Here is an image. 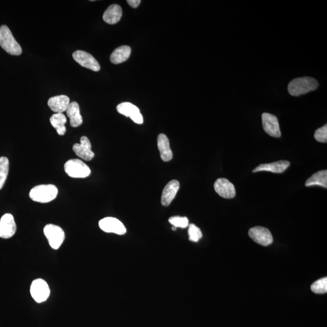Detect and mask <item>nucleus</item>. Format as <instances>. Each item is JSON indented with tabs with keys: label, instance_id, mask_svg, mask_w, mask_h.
I'll list each match as a JSON object with an SVG mask.
<instances>
[{
	"label": "nucleus",
	"instance_id": "nucleus-25",
	"mask_svg": "<svg viewBox=\"0 0 327 327\" xmlns=\"http://www.w3.org/2000/svg\"><path fill=\"white\" fill-rule=\"evenodd\" d=\"M311 291L316 294H324L327 292V278H323L314 282L311 286Z\"/></svg>",
	"mask_w": 327,
	"mask_h": 327
},
{
	"label": "nucleus",
	"instance_id": "nucleus-10",
	"mask_svg": "<svg viewBox=\"0 0 327 327\" xmlns=\"http://www.w3.org/2000/svg\"><path fill=\"white\" fill-rule=\"evenodd\" d=\"M17 231V225L13 215L6 213L0 219V238H10Z\"/></svg>",
	"mask_w": 327,
	"mask_h": 327
},
{
	"label": "nucleus",
	"instance_id": "nucleus-23",
	"mask_svg": "<svg viewBox=\"0 0 327 327\" xmlns=\"http://www.w3.org/2000/svg\"><path fill=\"white\" fill-rule=\"evenodd\" d=\"M50 122L59 135H64L66 132L65 124L67 118L62 113L53 114L50 118Z\"/></svg>",
	"mask_w": 327,
	"mask_h": 327
},
{
	"label": "nucleus",
	"instance_id": "nucleus-2",
	"mask_svg": "<svg viewBox=\"0 0 327 327\" xmlns=\"http://www.w3.org/2000/svg\"><path fill=\"white\" fill-rule=\"evenodd\" d=\"M58 192V188L54 185H39L30 191L29 197L36 202L48 203L55 199Z\"/></svg>",
	"mask_w": 327,
	"mask_h": 327
},
{
	"label": "nucleus",
	"instance_id": "nucleus-17",
	"mask_svg": "<svg viewBox=\"0 0 327 327\" xmlns=\"http://www.w3.org/2000/svg\"><path fill=\"white\" fill-rule=\"evenodd\" d=\"M48 104L53 112L59 114L67 111L70 105V99L66 95L53 96L49 100Z\"/></svg>",
	"mask_w": 327,
	"mask_h": 327
},
{
	"label": "nucleus",
	"instance_id": "nucleus-7",
	"mask_svg": "<svg viewBox=\"0 0 327 327\" xmlns=\"http://www.w3.org/2000/svg\"><path fill=\"white\" fill-rule=\"evenodd\" d=\"M99 226L103 231L106 233L122 235L127 232L124 225L119 220L112 217H107L100 220Z\"/></svg>",
	"mask_w": 327,
	"mask_h": 327
},
{
	"label": "nucleus",
	"instance_id": "nucleus-29",
	"mask_svg": "<svg viewBox=\"0 0 327 327\" xmlns=\"http://www.w3.org/2000/svg\"><path fill=\"white\" fill-rule=\"evenodd\" d=\"M127 2L131 7L133 8H137L140 6L141 0H127Z\"/></svg>",
	"mask_w": 327,
	"mask_h": 327
},
{
	"label": "nucleus",
	"instance_id": "nucleus-30",
	"mask_svg": "<svg viewBox=\"0 0 327 327\" xmlns=\"http://www.w3.org/2000/svg\"><path fill=\"white\" fill-rule=\"evenodd\" d=\"M177 227H174V226H173V227H172V229L173 230V231H176V230H177Z\"/></svg>",
	"mask_w": 327,
	"mask_h": 327
},
{
	"label": "nucleus",
	"instance_id": "nucleus-28",
	"mask_svg": "<svg viewBox=\"0 0 327 327\" xmlns=\"http://www.w3.org/2000/svg\"><path fill=\"white\" fill-rule=\"evenodd\" d=\"M314 138L320 143H326L327 142V125L318 128L314 135Z\"/></svg>",
	"mask_w": 327,
	"mask_h": 327
},
{
	"label": "nucleus",
	"instance_id": "nucleus-27",
	"mask_svg": "<svg viewBox=\"0 0 327 327\" xmlns=\"http://www.w3.org/2000/svg\"><path fill=\"white\" fill-rule=\"evenodd\" d=\"M188 234L189 236V240L193 242L199 241L203 237V234L200 228L193 224L188 225Z\"/></svg>",
	"mask_w": 327,
	"mask_h": 327
},
{
	"label": "nucleus",
	"instance_id": "nucleus-4",
	"mask_svg": "<svg viewBox=\"0 0 327 327\" xmlns=\"http://www.w3.org/2000/svg\"><path fill=\"white\" fill-rule=\"evenodd\" d=\"M64 171L69 177L74 178H87L91 174L89 166L78 159H70L66 162Z\"/></svg>",
	"mask_w": 327,
	"mask_h": 327
},
{
	"label": "nucleus",
	"instance_id": "nucleus-14",
	"mask_svg": "<svg viewBox=\"0 0 327 327\" xmlns=\"http://www.w3.org/2000/svg\"><path fill=\"white\" fill-rule=\"evenodd\" d=\"M214 188L220 197L225 199H231L236 195L234 185L225 178H219L214 184Z\"/></svg>",
	"mask_w": 327,
	"mask_h": 327
},
{
	"label": "nucleus",
	"instance_id": "nucleus-20",
	"mask_svg": "<svg viewBox=\"0 0 327 327\" xmlns=\"http://www.w3.org/2000/svg\"><path fill=\"white\" fill-rule=\"evenodd\" d=\"M122 14L120 6L112 5L106 9L103 14V20L109 24L117 23L121 20Z\"/></svg>",
	"mask_w": 327,
	"mask_h": 327
},
{
	"label": "nucleus",
	"instance_id": "nucleus-1",
	"mask_svg": "<svg viewBox=\"0 0 327 327\" xmlns=\"http://www.w3.org/2000/svg\"><path fill=\"white\" fill-rule=\"evenodd\" d=\"M319 86L318 82L313 78L305 77L295 78L288 84V91L291 95L299 96L315 90Z\"/></svg>",
	"mask_w": 327,
	"mask_h": 327
},
{
	"label": "nucleus",
	"instance_id": "nucleus-26",
	"mask_svg": "<svg viewBox=\"0 0 327 327\" xmlns=\"http://www.w3.org/2000/svg\"><path fill=\"white\" fill-rule=\"evenodd\" d=\"M169 221L173 226L177 228H185L189 225V221L187 217L172 216L169 219Z\"/></svg>",
	"mask_w": 327,
	"mask_h": 327
},
{
	"label": "nucleus",
	"instance_id": "nucleus-11",
	"mask_svg": "<svg viewBox=\"0 0 327 327\" xmlns=\"http://www.w3.org/2000/svg\"><path fill=\"white\" fill-rule=\"evenodd\" d=\"M116 109L119 114L127 117H130L135 123L138 124L143 123V117L140 109L133 104L127 102L122 103L117 106Z\"/></svg>",
	"mask_w": 327,
	"mask_h": 327
},
{
	"label": "nucleus",
	"instance_id": "nucleus-6",
	"mask_svg": "<svg viewBox=\"0 0 327 327\" xmlns=\"http://www.w3.org/2000/svg\"><path fill=\"white\" fill-rule=\"evenodd\" d=\"M30 295L37 303H42L48 300L50 290L48 283L42 279H35L30 285Z\"/></svg>",
	"mask_w": 327,
	"mask_h": 327
},
{
	"label": "nucleus",
	"instance_id": "nucleus-18",
	"mask_svg": "<svg viewBox=\"0 0 327 327\" xmlns=\"http://www.w3.org/2000/svg\"><path fill=\"white\" fill-rule=\"evenodd\" d=\"M158 147L160 156L163 161L168 162L173 158V152L170 147L169 140L165 134H161L158 135Z\"/></svg>",
	"mask_w": 327,
	"mask_h": 327
},
{
	"label": "nucleus",
	"instance_id": "nucleus-19",
	"mask_svg": "<svg viewBox=\"0 0 327 327\" xmlns=\"http://www.w3.org/2000/svg\"><path fill=\"white\" fill-rule=\"evenodd\" d=\"M66 113L70 119V124L72 127H79L83 123V118L81 115L80 106L78 103L75 102L71 103Z\"/></svg>",
	"mask_w": 327,
	"mask_h": 327
},
{
	"label": "nucleus",
	"instance_id": "nucleus-21",
	"mask_svg": "<svg viewBox=\"0 0 327 327\" xmlns=\"http://www.w3.org/2000/svg\"><path fill=\"white\" fill-rule=\"evenodd\" d=\"M131 53V48L128 46H122L116 48L112 52L110 59L113 64H118L122 63L129 58Z\"/></svg>",
	"mask_w": 327,
	"mask_h": 327
},
{
	"label": "nucleus",
	"instance_id": "nucleus-12",
	"mask_svg": "<svg viewBox=\"0 0 327 327\" xmlns=\"http://www.w3.org/2000/svg\"><path fill=\"white\" fill-rule=\"evenodd\" d=\"M262 121L264 129L267 134L273 137H281L278 119L276 116L269 113H264L262 115Z\"/></svg>",
	"mask_w": 327,
	"mask_h": 327
},
{
	"label": "nucleus",
	"instance_id": "nucleus-22",
	"mask_svg": "<svg viewBox=\"0 0 327 327\" xmlns=\"http://www.w3.org/2000/svg\"><path fill=\"white\" fill-rule=\"evenodd\" d=\"M306 187L313 186V185H320L322 187L327 188V171H321L315 173L310 177L305 184Z\"/></svg>",
	"mask_w": 327,
	"mask_h": 327
},
{
	"label": "nucleus",
	"instance_id": "nucleus-15",
	"mask_svg": "<svg viewBox=\"0 0 327 327\" xmlns=\"http://www.w3.org/2000/svg\"><path fill=\"white\" fill-rule=\"evenodd\" d=\"M180 189V182L177 180L170 181L162 191L161 204L163 206L168 207L174 200Z\"/></svg>",
	"mask_w": 327,
	"mask_h": 327
},
{
	"label": "nucleus",
	"instance_id": "nucleus-8",
	"mask_svg": "<svg viewBox=\"0 0 327 327\" xmlns=\"http://www.w3.org/2000/svg\"><path fill=\"white\" fill-rule=\"evenodd\" d=\"M248 235L255 243L263 246H268L273 241V236L269 230L260 226L250 228Z\"/></svg>",
	"mask_w": 327,
	"mask_h": 327
},
{
	"label": "nucleus",
	"instance_id": "nucleus-3",
	"mask_svg": "<svg viewBox=\"0 0 327 327\" xmlns=\"http://www.w3.org/2000/svg\"><path fill=\"white\" fill-rule=\"evenodd\" d=\"M0 46L12 55H20L22 49L14 39L9 28L5 25L0 27Z\"/></svg>",
	"mask_w": 327,
	"mask_h": 327
},
{
	"label": "nucleus",
	"instance_id": "nucleus-24",
	"mask_svg": "<svg viewBox=\"0 0 327 327\" xmlns=\"http://www.w3.org/2000/svg\"><path fill=\"white\" fill-rule=\"evenodd\" d=\"M9 161L6 157L0 158V190L5 184L9 173Z\"/></svg>",
	"mask_w": 327,
	"mask_h": 327
},
{
	"label": "nucleus",
	"instance_id": "nucleus-9",
	"mask_svg": "<svg viewBox=\"0 0 327 327\" xmlns=\"http://www.w3.org/2000/svg\"><path fill=\"white\" fill-rule=\"evenodd\" d=\"M74 60L82 67L90 69L91 71L98 72L100 70L99 62L90 53L83 50H77L73 53Z\"/></svg>",
	"mask_w": 327,
	"mask_h": 327
},
{
	"label": "nucleus",
	"instance_id": "nucleus-13",
	"mask_svg": "<svg viewBox=\"0 0 327 327\" xmlns=\"http://www.w3.org/2000/svg\"><path fill=\"white\" fill-rule=\"evenodd\" d=\"M91 148H92V146H91V143L88 138L82 137L80 139V144H75L73 146V150L80 158L89 161L95 156V153L91 150Z\"/></svg>",
	"mask_w": 327,
	"mask_h": 327
},
{
	"label": "nucleus",
	"instance_id": "nucleus-5",
	"mask_svg": "<svg viewBox=\"0 0 327 327\" xmlns=\"http://www.w3.org/2000/svg\"><path fill=\"white\" fill-rule=\"evenodd\" d=\"M44 234L48 239L50 246L53 249L58 250L64 241L65 234L63 230L58 225H46L44 228Z\"/></svg>",
	"mask_w": 327,
	"mask_h": 327
},
{
	"label": "nucleus",
	"instance_id": "nucleus-16",
	"mask_svg": "<svg viewBox=\"0 0 327 327\" xmlns=\"http://www.w3.org/2000/svg\"><path fill=\"white\" fill-rule=\"evenodd\" d=\"M290 163L288 161H279L270 164H262L256 167L253 173L260 171H267L274 174H281L287 169Z\"/></svg>",
	"mask_w": 327,
	"mask_h": 327
}]
</instances>
